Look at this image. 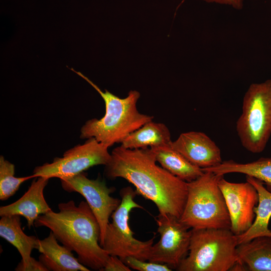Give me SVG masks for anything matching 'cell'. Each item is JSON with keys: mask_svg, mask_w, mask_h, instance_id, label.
<instances>
[{"mask_svg": "<svg viewBox=\"0 0 271 271\" xmlns=\"http://www.w3.org/2000/svg\"><path fill=\"white\" fill-rule=\"evenodd\" d=\"M110 154L105 165L107 178L124 179L137 193L152 201L159 213L180 218L187 198V182L158 165L151 148L129 149L120 146Z\"/></svg>", "mask_w": 271, "mask_h": 271, "instance_id": "1", "label": "cell"}, {"mask_svg": "<svg viewBox=\"0 0 271 271\" xmlns=\"http://www.w3.org/2000/svg\"><path fill=\"white\" fill-rule=\"evenodd\" d=\"M58 207L59 212L51 210L39 216L34 226L50 229L58 241L76 253L81 263L101 271L110 255L100 245V226L87 202L76 205L70 200Z\"/></svg>", "mask_w": 271, "mask_h": 271, "instance_id": "2", "label": "cell"}, {"mask_svg": "<svg viewBox=\"0 0 271 271\" xmlns=\"http://www.w3.org/2000/svg\"><path fill=\"white\" fill-rule=\"evenodd\" d=\"M70 69L99 93L105 106V113L102 118L89 119L82 126L81 139L94 138L109 148L115 143H121L129 134L153 120V116L143 114L138 110L137 103L140 97L138 91L130 90L126 97L121 98L106 89L103 92L81 72Z\"/></svg>", "mask_w": 271, "mask_h": 271, "instance_id": "3", "label": "cell"}, {"mask_svg": "<svg viewBox=\"0 0 271 271\" xmlns=\"http://www.w3.org/2000/svg\"><path fill=\"white\" fill-rule=\"evenodd\" d=\"M224 175L205 172L187 182L188 194L181 221L191 229H229V212L218 183Z\"/></svg>", "mask_w": 271, "mask_h": 271, "instance_id": "4", "label": "cell"}, {"mask_svg": "<svg viewBox=\"0 0 271 271\" xmlns=\"http://www.w3.org/2000/svg\"><path fill=\"white\" fill-rule=\"evenodd\" d=\"M238 245L229 229H191L188 254L176 270H230L238 260Z\"/></svg>", "mask_w": 271, "mask_h": 271, "instance_id": "5", "label": "cell"}, {"mask_svg": "<svg viewBox=\"0 0 271 271\" xmlns=\"http://www.w3.org/2000/svg\"><path fill=\"white\" fill-rule=\"evenodd\" d=\"M236 130L247 151L258 154L265 149L271 136V78L249 86L243 98Z\"/></svg>", "mask_w": 271, "mask_h": 271, "instance_id": "6", "label": "cell"}, {"mask_svg": "<svg viewBox=\"0 0 271 271\" xmlns=\"http://www.w3.org/2000/svg\"><path fill=\"white\" fill-rule=\"evenodd\" d=\"M136 192L129 186L121 190L120 203L111 216L112 221L106 227L101 246L110 255L118 256L121 259L127 256H133L142 260H148L155 235L146 241L138 240L134 237V233L129 225V213L131 210L144 208L134 201Z\"/></svg>", "mask_w": 271, "mask_h": 271, "instance_id": "7", "label": "cell"}, {"mask_svg": "<svg viewBox=\"0 0 271 271\" xmlns=\"http://www.w3.org/2000/svg\"><path fill=\"white\" fill-rule=\"evenodd\" d=\"M108 148L95 138H89L84 144L66 151L62 157L55 158L52 163L36 167L32 175L34 178L60 179L82 173L94 166L106 165L111 158Z\"/></svg>", "mask_w": 271, "mask_h": 271, "instance_id": "8", "label": "cell"}, {"mask_svg": "<svg viewBox=\"0 0 271 271\" xmlns=\"http://www.w3.org/2000/svg\"><path fill=\"white\" fill-rule=\"evenodd\" d=\"M155 221L160 239L151 246L148 260L176 270L188 254L191 229L179 218L169 214L159 213Z\"/></svg>", "mask_w": 271, "mask_h": 271, "instance_id": "9", "label": "cell"}, {"mask_svg": "<svg viewBox=\"0 0 271 271\" xmlns=\"http://www.w3.org/2000/svg\"><path fill=\"white\" fill-rule=\"evenodd\" d=\"M60 180L65 191L78 193L86 199L100 226L99 243L101 246L109 218L121 202V200L110 195L115 188L108 187L99 177L96 179L88 178L83 172Z\"/></svg>", "mask_w": 271, "mask_h": 271, "instance_id": "10", "label": "cell"}, {"mask_svg": "<svg viewBox=\"0 0 271 271\" xmlns=\"http://www.w3.org/2000/svg\"><path fill=\"white\" fill-rule=\"evenodd\" d=\"M219 186L229 212L230 230L236 236L245 232L252 225L258 202L257 191L249 182L233 183L222 177Z\"/></svg>", "mask_w": 271, "mask_h": 271, "instance_id": "11", "label": "cell"}, {"mask_svg": "<svg viewBox=\"0 0 271 271\" xmlns=\"http://www.w3.org/2000/svg\"><path fill=\"white\" fill-rule=\"evenodd\" d=\"M171 147L193 164L205 169L222 162L221 151L205 133L190 131L181 133Z\"/></svg>", "mask_w": 271, "mask_h": 271, "instance_id": "12", "label": "cell"}, {"mask_svg": "<svg viewBox=\"0 0 271 271\" xmlns=\"http://www.w3.org/2000/svg\"><path fill=\"white\" fill-rule=\"evenodd\" d=\"M50 178L45 177L34 178L31 186L18 200L10 204L1 206L0 216L19 215L25 217L29 229L34 226L39 216L52 210L44 196V190Z\"/></svg>", "mask_w": 271, "mask_h": 271, "instance_id": "13", "label": "cell"}, {"mask_svg": "<svg viewBox=\"0 0 271 271\" xmlns=\"http://www.w3.org/2000/svg\"><path fill=\"white\" fill-rule=\"evenodd\" d=\"M41 254V261L49 270L53 271H89L75 257L72 251L64 245H61L50 231L49 235L39 239L37 249Z\"/></svg>", "mask_w": 271, "mask_h": 271, "instance_id": "14", "label": "cell"}, {"mask_svg": "<svg viewBox=\"0 0 271 271\" xmlns=\"http://www.w3.org/2000/svg\"><path fill=\"white\" fill-rule=\"evenodd\" d=\"M246 180L257 191L258 202L255 208V216L252 225L245 232L237 236L238 244L258 236H271V231L268 228L271 218V192L264 186L262 181L257 179L246 176Z\"/></svg>", "mask_w": 271, "mask_h": 271, "instance_id": "15", "label": "cell"}, {"mask_svg": "<svg viewBox=\"0 0 271 271\" xmlns=\"http://www.w3.org/2000/svg\"><path fill=\"white\" fill-rule=\"evenodd\" d=\"M237 261L246 270L271 271V236H261L239 244Z\"/></svg>", "mask_w": 271, "mask_h": 271, "instance_id": "16", "label": "cell"}, {"mask_svg": "<svg viewBox=\"0 0 271 271\" xmlns=\"http://www.w3.org/2000/svg\"><path fill=\"white\" fill-rule=\"evenodd\" d=\"M151 149L161 167L186 182L196 180L204 173L202 168L190 162L171 145Z\"/></svg>", "mask_w": 271, "mask_h": 271, "instance_id": "17", "label": "cell"}, {"mask_svg": "<svg viewBox=\"0 0 271 271\" xmlns=\"http://www.w3.org/2000/svg\"><path fill=\"white\" fill-rule=\"evenodd\" d=\"M171 133L163 123L150 121L129 134L121 143L125 149H137L160 147L171 145Z\"/></svg>", "mask_w": 271, "mask_h": 271, "instance_id": "18", "label": "cell"}, {"mask_svg": "<svg viewBox=\"0 0 271 271\" xmlns=\"http://www.w3.org/2000/svg\"><path fill=\"white\" fill-rule=\"evenodd\" d=\"M21 216H4L0 220V236L15 246L22 257L28 262L33 249H38L39 239L26 235L21 227Z\"/></svg>", "mask_w": 271, "mask_h": 271, "instance_id": "19", "label": "cell"}, {"mask_svg": "<svg viewBox=\"0 0 271 271\" xmlns=\"http://www.w3.org/2000/svg\"><path fill=\"white\" fill-rule=\"evenodd\" d=\"M202 170L222 175L234 173L243 174L262 181L271 192V158H261L247 163L227 160L214 167Z\"/></svg>", "mask_w": 271, "mask_h": 271, "instance_id": "20", "label": "cell"}, {"mask_svg": "<svg viewBox=\"0 0 271 271\" xmlns=\"http://www.w3.org/2000/svg\"><path fill=\"white\" fill-rule=\"evenodd\" d=\"M15 165L0 156V200L5 201L14 195L24 182L34 178L33 175L22 177L15 176Z\"/></svg>", "mask_w": 271, "mask_h": 271, "instance_id": "21", "label": "cell"}, {"mask_svg": "<svg viewBox=\"0 0 271 271\" xmlns=\"http://www.w3.org/2000/svg\"><path fill=\"white\" fill-rule=\"evenodd\" d=\"M123 262L130 269L139 271H171L172 269L166 264L142 260L133 256H127Z\"/></svg>", "mask_w": 271, "mask_h": 271, "instance_id": "22", "label": "cell"}, {"mask_svg": "<svg viewBox=\"0 0 271 271\" xmlns=\"http://www.w3.org/2000/svg\"><path fill=\"white\" fill-rule=\"evenodd\" d=\"M16 271H49V269L40 260L31 257L28 262L21 259L15 269Z\"/></svg>", "mask_w": 271, "mask_h": 271, "instance_id": "23", "label": "cell"}, {"mask_svg": "<svg viewBox=\"0 0 271 271\" xmlns=\"http://www.w3.org/2000/svg\"><path fill=\"white\" fill-rule=\"evenodd\" d=\"M131 269L126 265L118 256L110 255L101 271H130Z\"/></svg>", "mask_w": 271, "mask_h": 271, "instance_id": "24", "label": "cell"}, {"mask_svg": "<svg viewBox=\"0 0 271 271\" xmlns=\"http://www.w3.org/2000/svg\"><path fill=\"white\" fill-rule=\"evenodd\" d=\"M208 3H215L231 6L234 9L240 10L242 8L243 0H201Z\"/></svg>", "mask_w": 271, "mask_h": 271, "instance_id": "25", "label": "cell"}]
</instances>
